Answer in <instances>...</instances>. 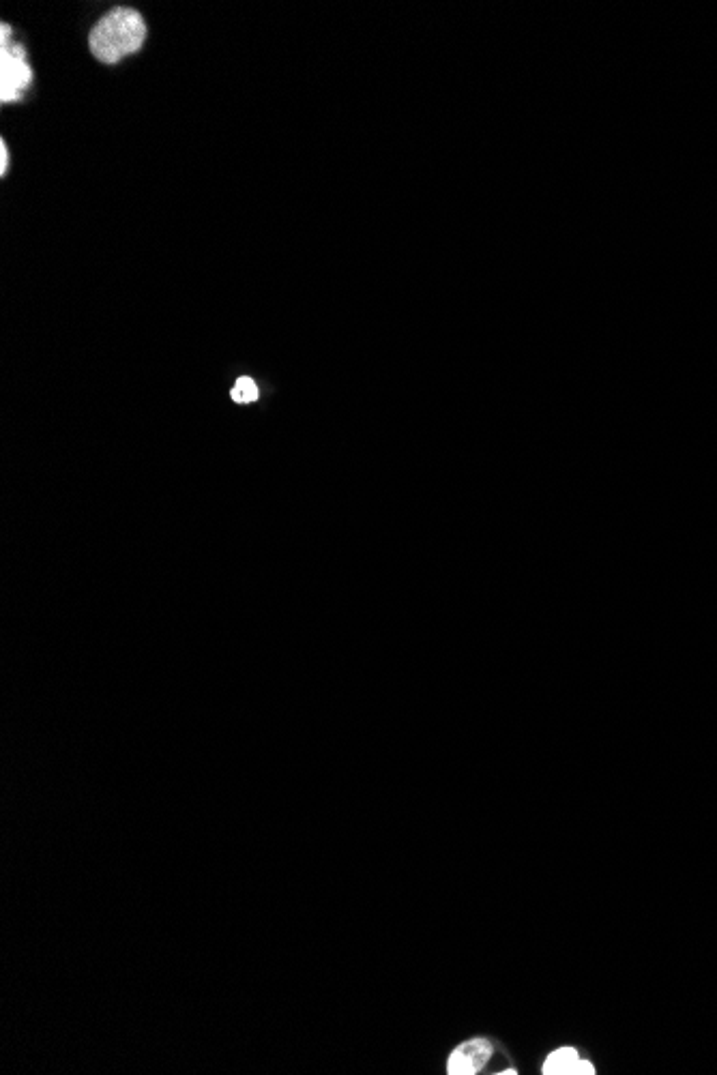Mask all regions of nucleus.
Listing matches in <instances>:
<instances>
[{
	"instance_id": "nucleus-1",
	"label": "nucleus",
	"mask_w": 717,
	"mask_h": 1075,
	"mask_svg": "<svg viewBox=\"0 0 717 1075\" xmlns=\"http://www.w3.org/2000/svg\"><path fill=\"white\" fill-rule=\"evenodd\" d=\"M146 39L144 18L136 9L116 7L101 18L89 37V46L99 63L114 65L121 58L136 54Z\"/></svg>"
},
{
	"instance_id": "nucleus-2",
	"label": "nucleus",
	"mask_w": 717,
	"mask_h": 1075,
	"mask_svg": "<svg viewBox=\"0 0 717 1075\" xmlns=\"http://www.w3.org/2000/svg\"><path fill=\"white\" fill-rule=\"evenodd\" d=\"M0 33V101H20L33 84V69L28 65L24 46L11 41V26L3 24Z\"/></svg>"
},
{
	"instance_id": "nucleus-3",
	"label": "nucleus",
	"mask_w": 717,
	"mask_h": 1075,
	"mask_svg": "<svg viewBox=\"0 0 717 1075\" xmlns=\"http://www.w3.org/2000/svg\"><path fill=\"white\" fill-rule=\"evenodd\" d=\"M492 1056V1043L488 1039H471L451 1052L447 1060L449 1075H475L486 1067Z\"/></svg>"
},
{
	"instance_id": "nucleus-4",
	"label": "nucleus",
	"mask_w": 717,
	"mask_h": 1075,
	"mask_svg": "<svg viewBox=\"0 0 717 1075\" xmlns=\"http://www.w3.org/2000/svg\"><path fill=\"white\" fill-rule=\"evenodd\" d=\"M544 1075H595V1067L589 1060H582L574 1048L554 1050L544 1063Z\"/></svg>"
},
{
	"instance_id": "nucleus-5",
	"label": "nucleus",
	"mask_w": 717,
	"mask_h": 1075,
	"mask_svg": "<svg viewBox=\"0 0 717 1075\" xmlns=\"http://www.w3.org/2000/svg\"><path fill=\"white\" fill-rule=\"evenodd\" d=\"M230 397H232V400L237 402V404H252V402H256V400H258V387H256V382H254L252 378H247V376L239 378V380H237V385H234L232 391H230Z\"/></svg>"
},
{
	"instance_id": "nucleus-6",
	"label": "nucleus",
	"mask_w": 717,
	"mask_h": 1075,
	"mask_svg": "<svg viewBox=\"0 0 717 1075\" xmlns=\"http://www.w3.org/2000/svg\"><path fill=\"white\" fill-rule=\"evenodd\" d=\"M7 168H9V151H7V142L0 140V174H7Z\"/></svg>"
},
{
	"instance_id": "nucleus-7",
	"label": "nucleus",
	"mask_w": 717,
	"mask_h": 1075,
	"mask_svg": "<svg viewBox=\"0 0 717 1075\" xmlns=\"http://www.w3.org/2000/svg\"><path fill=\"white\" fill-rule=\"evenodd\" d=\"M499 1073H501V1075H516L518 1071H516V1069H505V1071H499Z\"/></svg>"
}]
</instances>
